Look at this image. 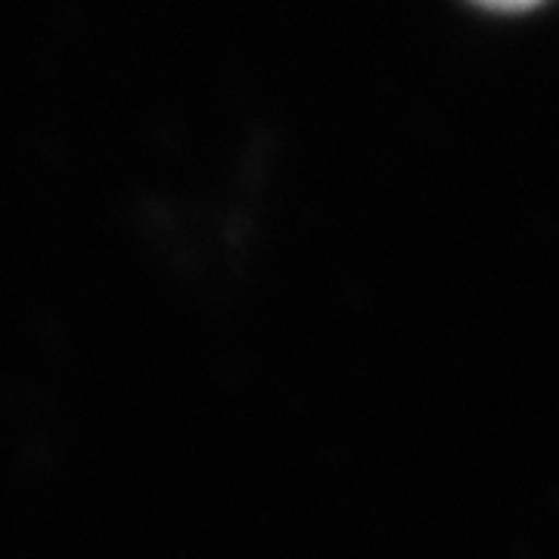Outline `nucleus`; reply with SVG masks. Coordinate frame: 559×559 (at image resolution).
Segmentation results:
<instances>
[{"mask_svg":"<svg viewBox=\"0 0 559 559\" xmlns=\"http://www.w3.org/2000/svg\"><path fill=\"white\" fill-rule=\"evenodd\" d=\"M481 7H491V10H528V7H538L540 0H476Z\"/></svg>","mask_w":559,"mask_h":559,"instance_id":"f257e3e1","label":"nucleus"}]
</instances>
